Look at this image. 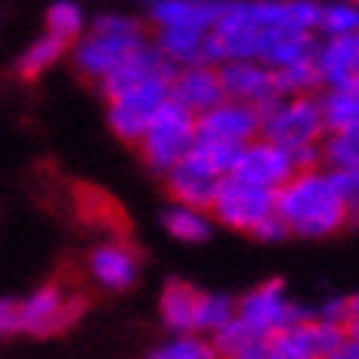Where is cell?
I'll list each match as a JSON object with an SVG mask.
<instances>
[{
	"instance_id": "6da1fadb",
	"label": "cell",
	"mask_w": 359,
	"mask_h": 359,
	"mask_svg": "<svg viewBox=\"0 0 359 359\" xmlns=\"http://www.w3.org/2000/svg\"><path fill=\"white\" fill-rule=\"evenodd\" d=\"M277 215L290 228V238L320 241L346 228V198L330 168H310L277 188Z\"/></svg>"
},
{
	"instance_id": "7a4b0ae2",
	"label": "cell",
	"mask_w": 359,
	"mask_h": 359,
	"mask_svg": "<svg viewBox=\"0 0 359 359\" xmlns=\"http://www.w3.org/2000/svg\"><path fill=\"white\" fill-rule=\"evenodd\" d=\"M191 142H195V116H191L182 102L168 99L162 109L155 112L152 126H149V132L139 139L135 149H139L145 168L165 178V175L188 155Z\"/></svg>"
},
{
	"instance_id": "3957f363",
	"label": "cell",
	"mask_w": 359,
	"mask_h": 359,
	"mask_svg": "<svg viewBox=\"0 0 359 359\" xmlns=\"http://www.w3.org/2000/svg\"><path fill=\"white\" fill-rule=\"evenodd\" d=\"M323 135H327V126H323V109H320V93L283 96L261 112V139L277 142L287 152L297 145L323 142Z\"/></svg>"
},
{
	"instance_id": "277c9868",
	"label": "cell",
	"mask_w": 359,
	"mask_h": 359,
	"mask_svg": "<svg viewBox=\"0 0 359 359\" xmlns=\"http://www.w3.org/2000/svg\"><path fill=\"white\" fill-rule=\"evenodd\" d=\"M244 327L257 339H271L273 333L304 323L313 316V310L304 304H294L280 280H267L250 287L244 297H238V313H234Z\"/></svg>"
},
{
	"instance_id": "5b68a950",
	"label": "cell",
	"mask_w": 359,
	"mask_h": 359,
	"mask_svg": "<svg viewBox=\"0 0 359 359\" xmlns=\"http://www.w3.org/2000/svg\"><path fill=\"white\" fill-rule=\"evenodd\" d=\"M168 99H172V76H155V79L139 83V86L126 89L116 99H109V109H106L109 129L122 142L139 145V139L152 126L155 112L162 109Z\"/></svg>"
},
{
	"instance_id": "8992f818",
	"label": "cell",
	"mask_w": 359,
	"mask_h": 359,
	"mask_svg": "<svg viewBox=\"0 0 359 359\" xmlns=\"http://www.w3.org/2000/svg\"><path fill=\"white\" fill-rule=\"evenodd\" d=\"M273 211H277V191L248 185V182H241L234 175L221 178L218 195L211 201L215 224H224L231 231H244V234H250L264 218H271Z\"/></svg>"
},
{
	"instance_id": "52a82bcc",
	"label": "cell",
	"mask_w": 359,
	"mask_h": 359,
	"mask_svg": "<svg viewBox=\"0 0 359 359\" xmlns=\"http://www.w3.org/2000/svg\"><path fill=\"white\" fill-rule=\"evenodd\" d=\"M145 40H149V30L112 33V30H93V27H86V33L69 46V60H73V69H76L79 76L99 86Z\"/></svg>"
},
{
	"instance_id": "ba28073f",
	"label": "cell",
	"mask_w": 359,
	"mask_h": 359,
	"mask_svg": "<svg viewBox=\"0 0 359 359\" xmlns=\"http://www.w3.org/2000/svg\"><path fill=\"white\" fill-rule=\"evenodd\" d=\"M86 294H69L60 283H43L36 287L27 300H20L23 313V333L30 337H50V333H63L86 313Z\"/></svg>"
},
{
	"instance_id": "9c48e42d",
	"label": "cell",
	"mask_w": 359,
	"mask_h": 359,
	"mask_svg": "<svg viewBox=\"0 0 359 359\" xmlns=\"http://www.w3.org/2000/svg\"><path fill=\"white\" fill-rule=\"evenodd\" d=\"M218 76L224 99L248 102L257 112H264L277 99H283L280 89H277V79H273V69L264 66L261 60H224L218 66Z\"/></svg>"
},
{
	"instance_id": "30bf717a",
	"label": "cell",
	"mask_w": 359,
	"mask_h": 359,
	"mask_svg": "<svg viewBox=\"0 0 359 359\" xmlns=\"http://www.w3.org/2000/svg\"><path fill=\"white\" fill-rule=\"evenodd\" d=\"M231 175L241 178V182H248V185L277 191V188H283L294 178L297 168H294V162H290V152H287L283 145L257 135L254 142H248V145L241 149L238 165H234Z\"/></svg>"
},
{
	"instance_id": "8fae6325",
	"label": "cell",
	"mask_w": 359,
	"mask_h": 359,
	"mask_svg": "<svg viewBox=\"0 0 359 359\" xmlns=\"http://www.w3.org/2000/svg\"><path fill=\"white\" fill-rule=\"evenodd\" d=\"M195 135L218 142H234V145H248L261 135V112L248 106V102H234L224 99L221 106L201 112L195 119Z\"/></svg>"
},
{
	"instance_id": "7c38bea8",
	"label": "cell",
	"mask_w": 359,
	"mask_h": 359,
	"mask_svg": "<svg viewBox=\"0 0 359 359\" xmlns=\"http://www.w3.org/2000/svg\"><path fill=\"white\" fill-rule=\"evenodd\" d=\"M139 267H142V257L139 250L132 248L129 241H102L96 248L89 250V273L93 280L102 287V290H129L135 277H139Z\"/></svg>"
},
{
	"instance_id": "4fadbf2b",
	"label": "cell",
	"mask_w": 359,
	"mask_h": 359,
	"mask_svg": "<svg viewBox=\"0 0 359 359\" xmlns=\"http://www.w3.org/2000/svg\"><path fill=\"white\" fill-rule=\"evenodd\" d=\"M313 63L323 89L359 86V33L356 36H320Z\"/></svg>"
},
{
	"instance_id": "5bb4252c",
	"label": "cell",
	"mask_w": 359,
	"mask_h": 359,
	"mask_svg": "<svg viewBox=\"0 0 359 359\" xmlns=\"http://www.w3.org/2000/svg\"><path fill=\"white\" fill-rule=\"evenodd\" d=\"M172 99L182 102L195 119L201 112L221 106V102H224V89H221L218 66H211V63L182 66L172 76Z\"/></svg>"
},
{
	"instance_id": "9a60e30c",
	"label": "cell",
	"mask_w": 359,
	"mask_h": 359,
	"mask_svg": "<svg viewBox=\"0 0 359 359\" xmlns=\"http://www.w3.org/2000/svg\"><path fill=\"white\" fill-rule=\"evenodd\" d=\"M221 13H224V0H162V4H152L149 23L155 30L185 27V30L211 33L218 27Z\"/></svg>"
},
{
	"instance_id": "2e32d148",
	"label": "cell",
	"mask_w": 359,
	"mask_h": 359,
	"mask_svg": "<svg viewBox=\"0 0 359 359\" xmlns=\"http://www.w3.org/2000/svg\"><path fill=\"white\" fill-rule=\"evenodd\" d=\"M221 178H215L211 172L198 168L195 162H182L175 165L172 172L165 175V188L172 195L175 205H188V208H201V211H211V201L218 195Z\"/></svg>"
},
{
	"instance_id": "e0dca14e",
	"label": "cell",
	"mask_w": 359,
	"mask_h": 359,
	"mask_svg": "<svg viewBox=\"0 0 359 359\" xmlns=\"http://www.w3.org/2000/svg\"><path fill=\"white\" fill-rule=\"evenodd\" d=\"M316 43H320V36L310 30H264L257 60L271 69H283L290 63L310 60L316 53Z\"/></svg>"
},
{
	"instance_id": "ac0fdd59",
	"label": "cell",
	"mask_w": 359,
	"mask_h": 359,
	"mask_svg": "<svg viewBox=\"0 0 359 359\" xmlns=\"http://www.w3.org/2000/svg\"><path fill=\"white\" fill-rule=\"evenodd\" d=\"M198 297H201V290L191 287V283H185V280L165 283L158 310H162V323L172 330V333H195Z\"/></svg>"
},
{
	"instance_id": "d6986e66",
	"label": "cell",
	"mask_w": 359,
	"mask_h": 359,
	"mask_svg": "<svg viewBox=\"0 0 359 359\" xmlns=\"http://www.w3.org/2000/svg\"><path fill=\"white\" fill-rule=\"evenodd\" d=\"M205 36L201 30H185V27H165V30H155V46L162 50V56L175 69L182 66H195L205 63Z\"/></svg>"
},
{
	"instance_id": "ffe728a7",
	"label": "cell",
	"mask_w": 359,
	"mask_h": 359,
	"mask_svg": "<svg viewBox=\"0 0 359 359\" xmlns=\"http://www.w3.org/2000/svg\"><path fill=\"white\" fill-rule=\"evenodd\" d=\"M162 224H165V231H168L175 241H182V244H205V241L211 238V231H215L211 211L175 205V201H172V208H165Z\"/></svg>"
},
{
	"instance_id": "44dd1931",
	"label": "cell",
	"mask_w": 359,
	"mask_h": 359,
	"mask_svg": "<svg viewBox=\"0 0 359 359\" xmlns=\"http://www.w3.org/2000/svg\"><path fill=\"white\" fill-rule=\"evenodd\" d=\"M66 53H69V43L60 40L56 33L43 30L20 56H17V76L20 79H40L46 69L60 63Z\"/></svg>"
},
{
	"instance_id": "7402d4cb",
	"label": "cell",
	"mask_w": 359,
	"mask_h": 359,
	"mask_svg": "<svg viewBox=\"0 0 359 359\" xmlns=\"http://www.w3.org/2000/svg\"><path fill=\"white\" fill-rule=\"evenodd\" d=\"M244 145H234V142H218V139H205V135H195L191 149H188V162H195L198 168L211 172L215 178H228L238 165V155Z\"/></svg>"
},
{
	"instance_id": "603a6c76",
	"label": "cell",
	"mask_w": 359,
	"mask_h": 359,
	"mask_svg": "<svg viewBox=\"0 0 359 359\" xmlns=\"http://www.w3.org/2000/svg\"><path fill=\"white\" fill-rule=\"evenodd\" d=\"M238 313V300L231 294H211V290H201L198 297V310H195V333L201 337H211L218 333L224 323H231Z\"/></svg>"
},
{
	"instance_id": "cb8c5ba5",
	"label": "cell",
	"mask_w": 359,
	"mask_h": 359,
	"mask_svg": "<svg viewBox=\"0 0 359 359\" xmlns=\"http://www.w3.org/2000/svg\"><path fill=\"white\" fill-rule=\"evenodd\" d=\"M323 168L343 172V168H359V126L323 135Z\"/></svg>"
},
{
	"instance_id": "d4e9b609",
	"label": "cell",
	"mask_w": 359,
	"mask_h": 359,
	"mask_svg": "<svg viewBox=\"0 0 359 359\" xmlns=\"http://www.w3.org/2000/svg\"><path fill=\"white\" fill-rule=\"evenodd\" d=\"M359 33V7L349 0H320L316 36H356Z\"/></svg>"
},
{
	"instance_id": "484cf974",
	"label": "cell",
	"mask_w": 359,
	"mask_h": 359,
	"mask_svg": "<svg viewBox=\"0 0 359 359\" xmlns=\"http://www.w3.org/2000/svg\"><path fill=\"white\" fill-rule=\"evenodd\" d=\"M86 27H89V20L76 0H53V4L46 7V30L56 33V36L66 40L69 46L86 33Z\"/></svg>"
},
{
	"instance_id": "4316f807",
	"label": "cell",
	"mask_w": 359,
	"mask_h": 359,
	"mask_svg": "<svg viewBox=\"0 0 359 359\" xmlns=\"http://www.w3.org/2000/svg\"><path fill=\"white\" fill-rule=\"evenodd\" d=\"M273 79H277V89L280 96H313L320 93V73H316L313 56L310 60H300V63H290L283 69H273Z\"/></svg>"
},
{
	"instance_id": "83f0119b",
	"label": "cell",
	"mask_w": 359,
	"mask_h": 359,
	"mask_svg": "<svg viewBox=\"0 0 359 359\" xmlns=\"http://www.w3.org/2000/svg\"><path fill=\"white\" fill-rule=\"evenodd\" d=\"M215 346L211 339L201 337V333H172L168 343L155 346L145 359H215Z\"/></svg>"
},
{
	"instance_id": "f1b7e54d",
	"label": "cell",
	"mask_w": 359,
	"mask_h": 359,
	"mask_svg": "<svg viewBox=\"0 0 359 359\" xmlns=\"http://www.w3.org/2000/svg\"><path fill=\"white\" fill-rule=\"evenodd\" d=\"M23 333V313L17 297H0V339Z\"/></svg>"
},
{
	"instance_id": "f546056e",
	"label": "cell",
	"mask_w": 359,
	"mask_h": 359,
	"mask_svg": "<svg viewBox=\"0 0 359 359\" xmlns=\"http://www.w3.org/2000/svg\"><path fill=\"white\" fill-rule=\"evenodd\" d=\"M316 320H327V323H339V327H346L349 320V297H327L323 304L313 310Z\"/></svg>"
},
{
	"instance_id": "4dcf8cb0",
	"label": "cell",
	"mask_w": 359,
	"mask_h": 359,
	"mask_svg": "<svg viewBox=\"0 0 359 359\" xmlns=\"http://www.w3.org/2000/svg\"><path fill=\"white\" fill-rule=\"evenodd\" d=\"M250 238H257V241H267V244H273V241H287L290 238V228L283 224V218L273 211L271 218H264L257 228L250 231Z\"/></svg>"
},
{
	"instance_id": "1f68e13d",
	"label": "cell",
	"mask_w": 359,
	"mask_h": 359,
	"mask_svg": "<svg viewBox=\"0 0 359 359\" xmlns=\"http://www.w3.org/2000/svg\"><path fill=\"white\" fill-rule=\"evenodd\" d=\"M333 182H337L339 195L346 198V211H349V208H359V168H343V172H333Z\"/></svg>"
},
{
	"instance_id": "d6a6232c",
	"label": "cell",
	"mask_w": 359,
	"mask_h": 359,
	"mask_svg": "<svg viewBox=\"0 0 359 359\" xmlns=\"http://www.w3.org/2000/svg\"><path fill=\"white\" fill-rule=\"evenodd\" d=\"M228 359H267V339H248L238 353H231Z\"/></svg>"
},
{
	"instance_id": "836d02e7",
	"label": "cell",
	"mask_w": 359,
	"mask_h": 359,
	"mask_svg": "<svg viewBox=\"0 0 359 359\" xmlns=\"http://www.w3.org/2000/svg\"><path fill=\"white\" fill-rule=\"evenodd\" d=\"M346 333H349V339H356V343H359V294L349 297V320H346Z\"/></svg>"
},
{
	"instance_id": "e575fe53",
	"label": "cell",
	"mask_w": 359,
	"mask_h": 359,
	"mask_svg": "<svg viewBox=\"0 0 359 359\" xmlns=\"http://www.w3.org/2000/svg\"><path fill=\"white\" fill-rule=\"evenodd\" d=\"M323 359H359V343L356 339H346L337 353H330V356H323Z\"/></svg>"
},
{
	"instance_id": "d590c367",
	"label": "cell",
	"mask_w": 359,
	"mask_h": 359,
	"mask_svg": "<svg viewBox=\"0 0 359 359\" xmlns=\"http://www.w3.org/2000/svg\"><path fill=\"white\" fill-rule=\"evenodd\" d=\"M149 4H162V0H149Z\"/></svg>"
},
{
	"instance_id": "8d00e7d4",
	"label": "cell",
	"mask_w": 359,
	"mask_h": 359,
	"mask_svg": "<svg viewBox=\"0 0 359 359\" xmlns=\"http://www.w3.org/2000/svg\"><path fill=\"white\" fill-rule=\"evenodd\" d=\"M349 4H356V7H359V0H349Z\"/></svg>"
},
{
	"instance_id": "74e56055",
	"label": "cell",
	"mask_w": 359,
	"mask_h": 359,
	"mask_svg": "<svg viewBox=\"0 0 359 359\" xmlns=\"http://www.w3.org/2000/svg\"><path fill=\"white\" fill-rule=\"evenodd\" d=\"M215 359H228V356H215Z\"/></svg>"
},
{
	"instance_id": "f35d334b",
	"label": "cell",
	"mask_w": 359,
	"mask_h": 359,
	"mask_svg": "<svg viewBox=\"0 0 359 359\" xmlns=\"http://www.w3.org/2000/svg\"><path fill=\"white\" fill-rule=\"evenodd\" d=\"M356 89H359V86H356Z\"/></svg>"
}]
</instances>
